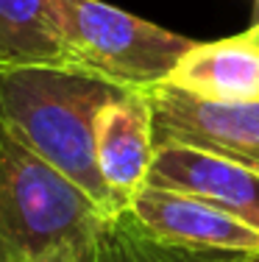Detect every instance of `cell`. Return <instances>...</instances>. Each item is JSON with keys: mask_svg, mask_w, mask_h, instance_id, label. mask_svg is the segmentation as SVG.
Returning a JSON list of instances; mask_svg holds the SVG:
<instances>
[{"mask_svg": "<svg viewBox=\"0 0 259 262\" xmlns=\"http://www.w3.org/2000/svg\"><path fill=\"white\" fill-rule=\"evenodd\" d=\"M128 209L156 237L176 246L203 248V251L248 254L259 248V232L212 207L198 195L145 184L131 198Z\"/></svg>", "mask_w": 259, "mask_h": 262, "instance_id": "5b68a950", "label": "cell"}, {"mask_svg": "<svg viewBox=\"0 0 259 262\" xmlns=\"http://www.w3.org/2000/svg\"><path fill=\"white\" fill-rule=\"evenodd\" d=\"M254 42H259V0H254V14H251V28L245 31Z\"/></svg>", "mask_w": 259, "mask_h": 262, "instance_id": "8fae6325", "label": "cell"}, {"mask_svg": "<svg viewBox=\"0 0 259 262\" xmlns=\"http://www.w3.org/2000/svg\"><path fill=\"white\" fill-rule=\"evenodd\" d=\"M237 257L234 251H203L168 243L131 209H123L103 221L89 262H234Z\"/></svg>", "mask_w": 259, "mask_h": 262, "instance_id": "30bf717a", "label": "cell"}, {"mask_svg": "<svg viewBox=\"0 0 259 262\" xmlns=\"http://www.w3.org/2000/svg\"><path fill=\"white\" fill-rule=\"evenodd\" d=\"M153 142L181 145L259 170V101H212L173 84L145 90Z\"/></svg>", "mask_w": 259, "mask_h": 262, "instance_id": "277c9868", "label": "cell"}, {"mask_svg": "<svg viewBox=\"0 0 259 262\" xmlns=\"http://www.w3.org/2000/svg\"><path fill=\"white\" fill-rule=\"evenodd\" d=\"M98 167L109 190L128 209L131 198L148 184L156 142H153V117L145 92H128L117 98L98 115Z\"/></svg>", "mask_w": 259, "mask_h": 262, "instance_id": "52a82bcc", "label": "cell"}, {"mask_svg": "<svg viewBox=\"0 0 259 262\" xmlns=\"http://www.w3.org/2000/svg\"><path fill=\"white\" fill-rule=\"evenodd\" d=\"M103 221L81 187L0 117V262H89Z\"/></svg>", "mask_w": 259, "mask_h": 262, "instance_id": "7a4b0ae2", "label": "cell"}, {"mask_svg": "<svg viewBox=\"0 0 259 262\" xmlns=\"http://www.w3.org/2000/svg\"><path fill=\"white\" fill-rule=\"evenodd\" d=\"M164 84L212 101H259V42L248 34L195 42Z\"/></svg>", "mask_w": 259, "mask_h": 262, "instance_id": "ba28073f", "label": "cell"}, {"mask_svg": "<svg viewBox=\"0 0 259 262\" xmlns=\"http://www.w3.org/2000/svg\"><path fill=\"white\" fill-rule=\"evenodd\" d=\"M73 67L126 92L164 84L195 39L109 6L103 0H48Z\"/></svg>", "mask_w": 259, "mask_h": 262, "instance_id": "3957f363", "label": "cell"}, {"mask_svg": "<svg viewBox=\"0 0 259 262\" xmlns=\"http://www.w3.org/2000/svg\"><path fill=\"white\" fill-rule=\"evenodd\" d=\"M151 187L190 192L259 232V170L181 145L156 148Z\"/></svg>", "mask_w": 259, "mask_h": 262, "instance_id": "8992f818", "label": "cell"}, {"mask_svg": "<svg viewBox=\"0 0 259 262\" xmlns=\"http://www.w3.org/2000/svg\"><path fill=\"white\" fill-rule=\"evenodd\" d=\"M70 64L48 0H0V67Z\"/></svg>", "mask_w": 259, "mask_h": 262, "instance_id": "9c48e42d", "label": "cell"}, {"mask_svg": "<svg viewBox=\"0 0 259 262\" xmlns=\"http://www.w3.org/2000/svg\"><path fill=\"white\" fill-rule=\"evenodd\" d=\"M234 262H259V248L256 251H248V254H240Z\"/></svg>", "mask_w": 259, "mask_h": 262, "instance_id": "7c38bea8", "label": "cell"}, {"mask_svg": "<svg viewBox=\"0 0 259 262\" xmlns=\"http://www.w3.org/2000/svg\"><path fill=\"white\" fill-rule=\"evenodd\" d=\"M128 95L73 64L0 67V117L42 159L73 179L106 217L123 212L98 167V115Z\"/></svg>", "mask_w": 259, "mask_h": 262, "instance_id": "6da1fadb", "label": "cell"}]
</instances>
